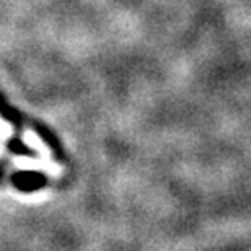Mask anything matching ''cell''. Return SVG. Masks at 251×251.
Listing matches in <instances>:
<instances>
[{
	"label": "cell",
	"instance_id": "6da1fadb",
	"mask_svg": "<svg viewBox=\"0 0 251 251\" xmlns=\"http://www.w3.org/2000/svg\"><path fill=\"white\" fill-rule=\"evenodd\" d=\"M12 134H13V127L0 118V158H2V155L5 153V144L12 137Z\"/></svg>",
	"mask_w": 251,
	"mask_h": 251
}]
</instances>
